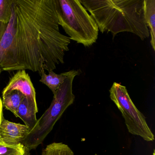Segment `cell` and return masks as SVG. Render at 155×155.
<instances>
[{
  "label": "cell",
  "mask_w": 155,
  "mask_h": 155,
  "mask_svg": "<svg viewBox=\"0 0 155 155\" xmlns=\"http://www.w3.org/2000/svg\"><path fill=\"white\" fill-rule=\"evenodd\" d=\"M16 71L56 69L64 63L70 38L61 33L55 0H14Z\"/></svg>",
  "instance_id": "6da1fadb"
},
{
  "label": "cell",
  "mask_w": 155,
  "mask_h": 155,
  "mask_svg": "<svg viewBox=\"0 0 155 155\" xmlns=\"http://www.w3.org/2000/svg\"><path fill=\"white\" fill-rule=\"evenodd\" d=\"M90 13L101 33L120 32L137 35L141 40L150 37L144 19V0H79Z\"/></svg>",
  "instance_id": "7a4b0ae2"
},
{
  "label": "cell",
  "mask_w": 155,
  "mask_h": 155,
  "mask_svg": "<svg viewBox=\"0 0 155 155\" xmlns=\"http://www.w3.org/2000/svg\"><path fill=\"white\" fill-rule=\"evenodd\" d=\"M81 73L80 69L70 71L68 76L54 94L49 107L21 141V143L30 150L35 149L43 142L65 110L74 102L75 96L72 91L73 80L76 76Z\"/></svg>",
  "instance_id": "3957f363"
},
{
  "label": "cell",
  "mask_w": 155,
  "mask_h": 155,
  "mask_svg": "<svg viewBox=\"0 0 155 155\" xmlns=\"http://www.w3.org/2000/svg\"><path fill=\"white\" fill-rule=\"evenodd\" d=\"M55 2L59 25L71 40L85 47L97 41V25L79 0H55Z\"/></svg>",
  "instance_id": "277c9868"
},
{
  "label": "cell",
  "mask_w": 155,
  "mask_h": 155,
  "mask_svg": "<svg viewBox=\"0 0 155 155\" xmlns=\"http://www.w3.org/2000/svg\"><path fill=\"white\" fill-rule=\"evenodd\" d=\"M109 92L110 99L122 114L129 132L141 137L146 141H153L154 135L147 123L146 117L134 105L126 87L114 82Z\"/></svg>",
  "instance_id": "5b68a950"
},
{
  "label": "cell",
  "mask_w": 155,
  "mask_h": 155,
  "mask_svg": "<svg viewBox=\"0 0 155 155\" xmlns=\"http://www.w3.org/2000/svg\"><path fill=\"white\" fill-rule=\"evenodd\" d=\"M14 34L15 19L12 12L7 30L0 42V68L2 71H16L17 63L14 44Z\"/></svg>",
  "instance_id": "8992f818"
},
{
  "label": "cell",
  "mask_w": 155,
  "mask_h": 155,
  "mask_svg": "<svg viewBox=\"0 0 155 155\" xmlns=\"http://www.w3.org/2000/svg\"><path fill=\"white\" fill-rule=\"evenodd\" d=\"M13 91H19L30 102L37 104L35 88L30 77L26 73V71H18L12 77L8 85L2 91V96Z\"/></svg>",
  "instance_id": "52a82bcc"
},
{
  "label": "cell",
  "mask_w": 155,
  "mask_h": 155,
  "mask_svg": "<svg viewBox=\"0 0 155 155\" xmlns=\"http://www.w3.org/2000/svg\"><path fill=\"white\" fill-rule=\"evenodd\" d=\"M26 125L11 122L2 117L0 124V140L8 144H18L29 132Z\"/></svg>",
  "instance_id": "ba28073f"
},
{
  "label": "cell",
  "mask_w": 155,
  "mask_h": 155,
  "mask_svg": "<svg viewBox=\"0 0 155 155\" xmlns=\"http://www.w3.org/2000/svg\"><path fill=\"white\" fill-rule=\"evenodd\" d=\"M38 112L37 104L30 102L25 97L18 108L16 117L20 118L31 131L37 124Z\"/></svg>",
  "instance_id": "9c48e42d"
},
{
  "label": "cell",
  "mask_w": 155,
  "mask_h": 155,
  "mask_svg": "<svg viewBox=\"0 0 155 155\" xmlns=\"http://www.w3.org/2000/svg\"><path fill=\"white\" fill-rule=\"evenodd\" d=\"M144 19L150 35V44L155 51V0H144Z\"/></svg>",
  "instance_id": "30bf717a"
},
{
  "label": "cell",
  "mask_w": 155,
  "mask_h": 155,
  "mask_svg": "<svg viewBox=\"0 0 155 155\" xmlns=\"http://www.w3.org/2000/svg\"><path fill=\"white\" fill-rule=\"evenodd\" d=\"M48 72V75L46 74L45 72L41 73V78L40 81L48 86L54 95L68 76L69 71L60 74H56L53 70H51Z\"/></svg>",
  "instance_id": "8fae6325"
},
{
  "label": "cell",
  "mask_w": 155,
  "mask_h": 155,
  "mask_svg": "<svg viewBox=\"0 0 155 155\" xmlns=\"http://www.w3.org/2000/svg\"><path fill=\"white\" fill-rule=\"evenodd\" d=\"M25 97L19 91H13L2 96V104L16 116L18 108Z\"/></svg>",
  "instance_id": "7c38bea8"
},
{
  "label": "cell",
  "mask_w": 155,
  "mask_h": 155,
  "mask_svg": "<svg viewBox=\"0 0 155 155\" xmlns=\"http://www.w3.org/2000/svg\"><path fill=\"white\" fill-rule=\"evenodd\" d=\"M30 151L22 143L8 144L0 140V155H30Z\"/></svg>",
  "instance_id": "4fadbf2b"
},
{
  "label": "cell",
  "mask_w": 155,
  "mask_h": 155,
  "mask_svg": "<svg viewBox=\"0 0 155 155\" xmlns=\"http://www.w3.org/2000/svg\"><path fill=\"white\" fill-rule=\"evenodd\" d=\"M41 155H74L72 150L62 142H53L42 150Z\"/></svg>",
  "instance_id": "5bb4252c"
},
{
  "label": "cell",
  "mask_w": 155,
  "mask_h": 155,
  "mask_svg": "<svg viewBox=\"0 0 155 155\" xmlns=\"http://www.w3.org/2000/svg\"><path fill=\"white\" fill-rule=\"evenodd\" d=\"M14 0H0V21L8 24L12 15Z\"/></svg>",
  "instance_id": "9a60e30c"
},
{
  "label": "cell",
  "mask_w": 155,
  "mask_h": 155,
  "mask_svg": "<svg viewBox=\"0 0 155 155\" xmlns=\"http://www.w3.org/2000/svg\"><path fill=\"white\" fill-rule=\"evenodd\" d=\"M8 24L2 23L0 21V42L1 41L2 39L7 30Z\"/></svg>",
  "instance_id": "2e32d148"
},
{
  "label": "cell",
  "mask_w": 155,
  "mask_h": 155,
  "mask_svg": "<svg viewBox=\"0 0 155 155\" xmlns=\"http://www.w3.org/2000/svg\"><path fill=\"white\" fill-rule=\"evenodd\" d=\"M2 108H3V104H2V99L0 97V124L3 116L2 114Z\"/></svg>",
  "instance_id": "e0dca14e"
},
{
  "label": "cell",
  "mask_w": 155,
  "mask_h": 155,
  "mask_svg": "<svg viewBox=\"0 0 155 155\" xmlns=\"http://www.w3.org/2000/svg\"><path fill=\"white\" fill-rule=\"evenodd\" d=\"M2 71V70L1 69V68H0V75H1V74Z\"/></svg>",
  "instance_id": "ac0fdd59"
},
{
  "label": "cell",
  "mask_w": 155,
  "mask_h": 155,
  "mask_svg": "<svg viewBox=\"0 0 155 155\" xmlns=\"http://www.w3.org/2000/svg\"><path fill=\"white\" fill-rule=\"evenodd\" d=\"M95 155H97V154H95Z\"/></svg>",
  "instance_id": "d6986e66"
}]
</instances>
